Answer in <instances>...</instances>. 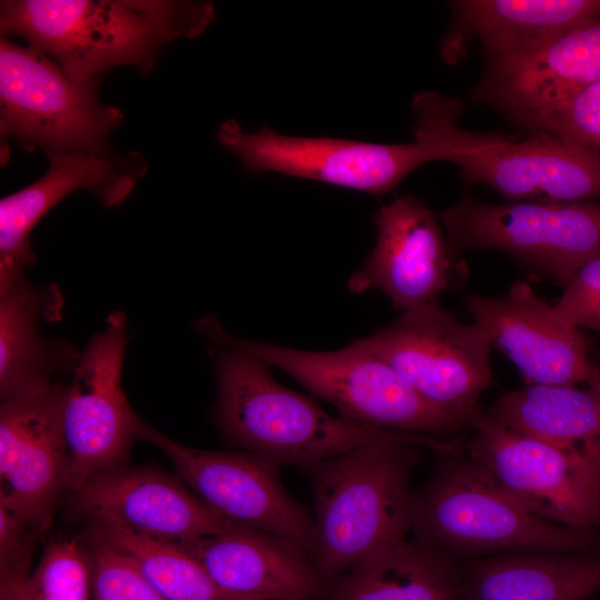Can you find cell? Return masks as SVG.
Here are the masks:
<instances>
[{"mask_svg": "<svg viewBox=\"0 0 600 600\" xmlns=\"http://www.w3.org/2000/svg\"><path fill=\"white\" fill-rule=\"evenodd\" d=\"M67 384L47 382L1 401L0 503L40 531L68 491L69 450L63 429Z\"/></svg>", "mask_w": 600, "mask_h": 600, "instance_id": "obj_14", "label": "cell"}, {"mask_svg": "<svg viewBox=\"0 0 600 600\" xmlns=\"http://www.w3.org/2000/svg\"><path fill=\"white\" fill-rule=\"evenodd\" d=\"M414 118L437 136L444 160L462 178L488 186L508 201L600 200V156L541 133L512 141L458 126L463 102L427 91L411 102Z\"/></svg>", "mask_w": 600, "mask_h": 600, "instance_id": "obj_5", "label": "cell"}, {"mask_svg": "<svg viewBox=\"0 0 600 600\" xmlns=\"http://www.w3.org/2000/svg\"><path fill=\"white\" fill-rule=\"evenodd\" d=\"M214 16L209 1L6 0L0 30L46 53L71 80L99 84L120 66L148 76L164 44L200 36Z\"/></svg>", "mask_w": 600, "mask_h": 600, "instance_id": "obj_1", "label": "cell"}, {"mask_svg": "<svg viewBox=\"0 0 600 600\" xmlns=\"http://www.w3.org/2000/svg\"><path fill=\"white\" fill-rule=\"evenodd\" d=\"M589 388L594 391L600 402V363L597 364V372Z\"/></svg>", "mask_w": 600, "mask_h": 600, "instance_id": "obj_33", "label": "cell"}, {"mask_svg": "<svg viewBox=\"0 0 600 600\" xmlns=\"http://www.w3.org/2000/svg\"><path fill=\"white\" fill-rule=\"evenodd\" d=\"M136 436L167 456L177 477L216 514L293 542L310 556L314 542L313 517L286 491L278 463L249 451L189 447L140 418Z\"/></svg>", "mask_w": 600, "mask_h": 600, "instance_id": "obj_11", "label": "cell"}, {"mask_svg": "<svg viewBox=\"0 0 600 600\" xmlns=\"http://www.w3.org/2000/svg\"><path fill=\"white\" fill-rule=\"evenodd\" d=\"M129 343L127 318L114 311L81 352L67 383L63 429L69 450L68 491L87 479L127 464L139 417L122 390Z\"/></svg>", "mask_w": 600, "mask_h": 600, "instance_id": "obj_12", "label": "cell"}, {"mask_svg": "<svg viewBox=\"0 0 600 600\" xmlns=\"http://www.w3.org/2000/svg\"><path fill=\"white\" fill-rule=\"evenodd\" d=\"M553 309L567 323L600 333V254L564 286Z\"/></svg>", "mask_w": 600, "mask_h": 600, "instance_id": "obj_30", "label": "cell"}, {"mask_svg": "<svg viewBox=\"0 0 600 600\" xmlns=\"http://www.w3.org/2000/svg\"><path fill=\"white\" fill-rule=\"evenodd\" d=\"M63 307L56 286L38 287L24 272L0 279V398L72 374L81 352L47 339L40 322L58 320Z\"/></svg>", "mask_w": 600, "mask_h": 600, "instance_id": "obj_21", "label": "cell"}, {"mask_svg": "<svg viewBox=\"0 0 600 600\" xmlns=\"http://www.w3.org/2000/svg\"><path fill=\"white\" fill-rule=\"evenodd\" d=\"M466 306L474 322L529 383L590 384L597 364L582 331L567 323L526 281L498 297L471 293Z\"/></svg>", "mask_w": 600, "mask_h": 600, "instance_id": "obj_16", "label": "cell"}, {"mask_svg": "<svg viewBox=\"0 0 600 600\" xmlns=\"http://www.w3.org/2000/svg\"><path fill=\"white\" fill-rule=\"evenodd\" d=\"M32 600H92L88 548L76 539L52 540L28 578Z\"/></svg>", "mask_w": 600, "mask_h": 600, "instance_id": "obj_27", "label": "cell"}, {"mask_svg": "<svg viewBox=\"0 0 600 600\" xmlns=\"http://www.w3.org/2000/svg\"><path fill=\"white\" fill-rule=\"evenodd\" d=\"M376 246L348 281L351 292L382 291L393 308L407 311L436 303L449 287L451 251L427 203L407 194L374 214Z\"/></svg>", "mask_w": 600, "mask_h": 600, "instance_id": "obj_19", "label": "cell"}, {"mask_svg": "<svg viewBox=\"0 0 600 600\" xmlns=\"http://www.w3.org/2000/svg\"><path fill=\"white\" fill-rule=\"evenodd\" d=\"M359 341L434 407L471 427L481 414L478 401L492 379L491 342L476 322L463 323L451 311L428 303L403 311Z\"/></svg>", "mask_w": 600, "mask_h": 600, "instance_id": "obj_10", "label": "cell"}, {"mask_svg": "<svg viewBox=\"0 0 600 600\" xmlns=\"http://www.w3.org/2000/svg\"><path fill=\"white\" fill-rule=\"evenodd\" d=\"M487 60L473 99L522 124L600 82V16L533 48Z\"/></svg>", "mask_w": 600, "mask_h": 600, "instance_id": "obj_18", "label": "cell"}, {"mask_svg": "<svg viewBox=\"0 0 600 600\" xmlns=\"http://www.w3.org/2000/svg\"><path fill=\"white\" fill-rule=\"evenodd\" d=\"M93 530L127 556L163 600H238L222 592L180 543L107 524Z\"/></svg>", "mask_w": 600, "mask_h": 600, "instance_id": "obj_26", "label": "cell"}, {"mask_svg": "<svg viewBox=\"0 0 600 600\" xmlns=\"http://www.w3.org/2000/svg\"><path fill=\"white\" fill-rule=\"evenodd\" d=\"M41 532L12 508L0 503V578L30 574L34 534Z\"/></svg>", "mask_w": 600, "mask_h": 600, "instance_id": "obj_31", "label": "cell"}, {"mask_svg": "<svg viewBox=\"0 0 600 600\" xmlns=\"http://www.w3.org/2000/svg\"><path fill=\"white\" fill-rule=\"evenodd\" d=\"M211 349L217 423L232 444L278 464L306 469L396 431L358 424L322 410L274 380L264 360L229 347Z\"/></svg>", "mask_w": 600, "mask_h": 600, "instance_id": "obj_4", "label": "cell"}, {"mask_svg": "<svg viewBox=\"0 0 600 600\" xmlns=\"http://www.w3.org/2000/svg\"><path fill=\"white\" fill-rule=\"evenodd\" d=\"M521 126L600 156V82Z\"/></svg>", "mask_w": 600, "mask_h": 600, "instance_id": "obj_28", "label": "cell"}, {"mask_svg": "<svg viewBox=\"0 0 600 600\" xmlns=\"http://www.w3.org/2000/svg\"><path fill=\"white\" fill-rule=\"evenodd\" d=\"M67 494L70 509L94 524L176 543L234 524L211 511L178 477L149 467L124 464L101 472Z\"/></svg>", "mask_w": 600, "mask_h": 600, "instance_id": "obj_15", "label": "cell"}, {"mask_svg": "<svg viewBox=\"0 0 600 600\" xmlns=\"http://www.w3.org/2000/svg\"><path fill=\"white\" fill-rule=\"evenodd\" d=\"M417 446L442 452L454 447L429 436L394 432L308 469L314 497L310 558L324 581L407 540Z\"/></svg>", "mask_w": 600, "mask_h": 600, "instance_id": "obj_2", "label": "cell"}, {"mask_svg": "<svg viewBox=\"0 0 600 600\" xmlns=\"http://www.w3.org/2000/svg\"><path fill=\"white\" fill-rule=\"evenodd\" d=\"M466 600H588L600 590V552H519L464 562Z\"/></svg>", "mask_w": 600, "mask_h": 600, "instance_id": "obj_23", "label": "cell"}, {"mask_svg": "<svg viewBox=\"0 0 600 600\" xmlns=\"http://www.w3.org/2000/svg\"><path fill=\"white\" fill-rule=\"evenodd\" d=\"M452 252L501 251L524 268L567 286L600 254V203L507 201L464 196L439 213Z\"/></svg>", "mask_w": 600, "mask_h": 600, "instance_id": "obj_7", "label": "cell"}, {"mask_svg": "<svg viewBox=\"0 0 600 600\" xmlns=\"http://www.w3.org/2000/svg\"><path fill=\"white\" fill-rule=\"evenodd\" d=\"M213 346L251 353L292 376L362 426L414 434L449 433L470 426L423 399L389 363L359 340L337 351H303L236 338L213 317L197 323Z\"/></svg>", "mask_w": 600, "mask_h": 600, "instance_id": "obj_6", "label": "cell"}, {"mask_svg": "<svg viewBox=\"0 0 600 600\" xmlns=\"http://www.w3.org/2000/svg\"><path fill=\"white\" fill-rule=\"evenodd\" d=\"M327 581L323 600H466L457 557L408 540Z\"/></svg>", "mask_w": 600, "mask_h": 600, "instance_id": "obj_25", "label": "cell"}, {"mask_svg": "<svg viewBox=\"0 0 600 600\" xmlns=\"http://www.w3.org/2000/svg\"><path fill=\"white\" fill-rule=\"evenodd\" d=\"M440 41L442 59L452 64L477 40L486 57L509 56L539 46L600 16V0H458Z\"/></svg>", "mask_w": 600, "mask_h": 600, "instance_id": "obj_22", "label": "cell"}, {"mask_svg": "<svg viewBox=\"0 0 600 600\" xmlns=\"http://www.w3.org/2000/svg\"><path fill=\"white\" fill-rule=\"evenodd\" d=\"M180 544L222 592L238 600H313L324 589L308 552L273 534L233 524Z\"/></svg>", "mask_w": 600, "mask_h": 600, "instance_id": "obj_20", "label": "cell"}, {"mask_svg": "<svg viewBox=\"0 0 600 600\" xmlns=\"http://www.w3.org/2000/svg\"><path fill=\"white\" fill-rule=\"evenodd\" d=\"M414 120L416 140L401 144L284 136L267 126L246 132L234 119L219 126L217 138L253 173H282L383 194L420 166L444 160L436 134Z\"/></svg>", "mask_w": 600, "mask_h": 600, "instance_id": "obj_9", "label": "cell"}, {"mask_svg": "<svg viewBox=\"0 0 600 600\" xmlns=\"http://www.w3.org/2000/svg\"><path fill=\"white\" fill-rule=\"evenodd\" d=\"M414 541L456 557L597 551L594 529L546 521L514 500L479 462L441 460L412 496Z\"/></svg>", "mask_w": 600, "mask_h": 600, "instance_id": "obj_3", "label": "cell"}, {"mask_svg": "<svg viewBox=\"0 0 600 600\" xmlns=\"http://www.w3.org/2000/svg\"><path fill=\"white\" fill-rule=\"evenodd\" d=\"M484 416L600 472V402L590 388L529 383L501 396Z\"/></svg>", "mask_w": 600, "mask_h": 600, "instance_id": "obj_24", "label": "cell"}, {"mask_svg": "<svg viewBox=\"0 0 600 600\" xmlns=\"http://www.w3.org/2000/svg\"><path fill=\"white\" fill-rule=\"evenodd\" d=\"M48 171L28 187L0 201V279L24 272L36 263L31 232L58 202L87 189L107 207L129 198L147 173V159L137 151H49Z\"/></svg>", "mask_w": 600, "mask_h": 600, "instance_id": "obj_17", "label": "cell"}, {"mask_svg": "<svg viewBox=\"0 0 600 600\" xmlns=\"http://www.w3.org/2000/svg\"><path fill=\"white\" fill-rule=\"evenodd\" d=\"M98 84L71 80L42 51L0 38V133L26 150L100 151L123 114Z\"/></svg>", "mask_w": 600, "mask_h": 600, "instance_id": "obj_8", "label": "cell"}, {"mask_svg": "<svg viewBox=\"0 0 600 600\" xmlns=\"http://www.w3.org/2000/svg\"><path fill=\"white\" fill-rule=\"evenodd\" d=\"M469 458L532 514L551 523L600 526V472L481 413L473 422Z\"/></svg>", "mask_w": 600, "mask_h": 600, "instance_id": "obj_13", "label": "cell"}, {"mask_svg": "<svg viewBox=\"0 0 600 600\" xmlns=\"http://www.w3.org/2000/svg\"><path fill=\"white\" fill-rule=\"evenodd\" d=\"M27 576L0 578V600H32Z\"/></svg>", "mask_w": 600, "mask_h": 600, "instance_id": "obj_32", "label": "cell"}, {"mask_svg": "<svg viewBox=\"0 0 600 600\" xmlns=\"http://www.w3.org/2000/svg\"><path fill=\"white\" fill-rule=\"evenodd\" d=\"M88 551L92 600H163L133 562L94 530Z\"/></svg>", "mask_w": 600, "mask_h": 600, "instance_id": "obj_29", "label": "cell"}]
</instances>
